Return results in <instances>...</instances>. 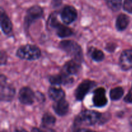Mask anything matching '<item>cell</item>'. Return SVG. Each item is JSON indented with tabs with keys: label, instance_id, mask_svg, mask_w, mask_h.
<instances>
[{
	"label": "cell",
	"instance_id": "6da1fadb",
	"mask_svg": "<svg viewBox=\"0 0 132 132\" xmlns=\"http://www.w3.org/2000/svg\"><path fill=\"white\" fill-rule=\"evenodd\" d=\"M103 114L97 111L85 110L76 116L74 120V125L76 126L81 125L93 126L98 122H103Z\"/></svg>",
	"mask_w": 132,
	"mask_h": 132
},
{
	"label": "cell",
	"instance_id": "7a4b0ae2",
	"mask_svg": "<svg viewBox=\"0 0 132 132\" xmlns=\"http://www.w3.org/2000/svg\"><path fill=\"white\" fill-rule=\"evenodd\" d=\"M59 47L68 56L72 57L73 60L81 63L83 61L84 56L82 48L76 41L72 40H63L59 43Z\"/></svg>",
	"mask_w": 132,
	"mask_h": 132
},
{
	"label": "cell",
	"instance_id": "3957f363",
	"mask_svg": "<svg viewBox=\"0 0 132 132\" xmlns=\"http://www.w3.org/2000/svg\"><path fill=\"white\" fill-rule=\"evenodd\" d=\"M41 55V52L39 48L31 44L21 46L16 52L18 57L27 61L37 60L39 59Z\"/></svg>",
	"mask_w": 132,
	"mask_h": 132
},
{
	"label": "cell",
	"instance_id": "277c9868",
	"mask_svg": "<svg viewBox=\"0 0 132 132\" xmlns=\"http://www.w3.org/2000/svg\"><path fill=\"white\" fill-rule=\"evenodd\" d=\"M48 26L52 29L55 30V34L60 38L70 37L73 34V31L70 27L62 24L58 21L56 15L52 14L48 20Z\"/></svg>",
	"mask_w": 132,
	"mask_h": 132
},
{
	"label": "cell",
	"instance_id": "5b68a950",
	"mask_svg": "<svg viewBox=\"0 0 132 132\" xmlns=\"http://www.w3.org/2000/svg\"><path fill=\"white\" fill-rule=\"evenodd\" d=\"M43 9L39 5H33L27 10L24 19V28L25 31H28L30 27L37 19L43 18Z\"/></svg>",
	"mask_w": 132,
	"mask_h": 132
},
{
	"label": "cell",
	"instance_id": "8992f818",
	"mask_svg": "<svg viewBox=\"0 0 132 132\" xmlns=\"http://www.w3.org/2000/svg\"><path fill=\"white\" fill-rule=\"evenodd\" d=\"M15 94V88L8 82L6 76L1 74L0 77V98L1 101H11Z\"/></svg>",
	"mask_w": 132,
	"mask_h": 132
},
{
	"label": "cell",
	"instance_id": "52a82bcc",
	"mask_svg": "<svg viewBox=\"0 0 132 132\" xmlns=\"http://www.w3.org/2000/svg\"><path fill=\"white\" fill-rule=\"evenodd\" d=\"M95 86H96V82L95 81L90 79L82 81L75 90L74 95L76 100L79 101L83 100L88 93Z\"/></svg>",
	"mask_w": 132,
	"mask_h": 132
},
{
	"label": "cell",
	"instance_id": "ba28073f",
	"mask_svg": "<svg viewBox=\"0 0 132 132\" xmlns=\"http://www.w3.org/2000/svg\"><path fill=\"white\" fill-rule=\"evenodd\" d=\"M18 99L21 104L24 105H32L34 103L36 95L30 88L24 86L19 90Z\"/></svg>",
	"mask_w": 132,
	"mask_h": 132
},
{
	"label": "cell",
	"instance_id": "9c48e42d",
	"mask_svg": "<svg viewBox=\"0 0 132 132\" xmlns=\"http://www.w3.org/2000/svg\"><path fill=\"white\" fill-rule=\"evenodd\" d=\"M61 18L63 23L70 24L73 23L77 18V11L76 8L71 5H65L61 12Z\"/></svg>",
	"mask_w": 132,
	"mask_h": 132
},
{
	"label": "cell",
	"instance_id": "30bf717a",
	"mask_svg": "<svg viewBox=\"0 0 132 132\" xmlns=\"http://www.w3.org/2000/svg\"><path fill=\"white\" fill-rule=\"evenodd\" d=\"M92 101L94 106L97 108H103L108 104V99L106 95V90L104 88H97L94 90Z\"/></svg>",
	"mask_w": 132,
	"mask_h": 132
},
{
	"label": "cell",
	"instance_id": "8fae6325",
	"mask_svg": "<svg viewBox=\"0 0 132 132\" xmlns=\"http://www.w3.org/2000/svg\"><path fill=\"white\" fill-rule=\"evenodd\" d=\"M48 80L50 83L53 85H69L73 82V77L63 72L58 74L50 76Z\"/></svg>",
	"mask_w": 132,
	"mask_h": 132
},
{
	"label": "cell",
	"instance_id": "7c38bea8",
	"mask_svg": "<svg viewBox=\"0 0 132 132\" xmlns=\"http://www.w3.org/2000/svg\"><path fill=\"white\" fill-rule=\"evenodd\" d=\"M119 66L124 71L132 68V48L126 49L121 53L119 57Z\"/></svg>",
	"mask_w": 132,
	"mask_h": 132
},
{
	"label": "cell",
	"instance_id": "4fadbf2b",
	"mask_svg": "<svg viewBox=\"0 0 132 132\" xmlns=\"http://www.w3.org/2000/svg\"><path fill=\"white\" fill-rule=\"evenodd\" d=\"M81 70V63L77 61L76 60L69 61L67 62L65 64L63 65L62 68V72L68 76H73V75H77L80 72Z\"/></svg>",
	"mask_w": 132,
	"mask_h": 132
},
{
	"label": "cell",
	"instance_id": "5bb4252c",
	"mask_svg": "<svg viewBox=\"0 0 132 132\" xmlns=\"http://www.w3.org/2000/svg\"><path fill=\"white\" fill-rule=\"evenodd\" d=\"M52 108L55 113L60 117L66 116L69 111V103L65 99L54 102Z\"/></svg>",
	"mask_w": 132,
	"mask_h": 132
},
{
	"label": "cell",
	"instance_id": "9a60e30c",
	"mask_svg": "<svg viewBox=\"0 0 132 132\" xmlns=\"http://www.w3.org/2000/svg\"><path fill=\"white\" fill-rule=\"evenodd\" d=\"M1 28L6 35L11 33L13 28L12 23L3 8L1 9Z\"/></svg>",
	"mask_w": 132,
	"mask_h": 132
},
{
	"label": "cell",
	"instance_id": "2e32d148",
	"mask_svg": "<svg viewBox=\"0 0 132 132\" xmlns=\"http://www.w3.org/2000/svg\"><path fill=\"white\" fill-rule=\"evenodd\" d=\"M48 95L50 99L54 102L65 99V92L64 90L61 88H57L55 86H50L49 88Z\"/></svg>",
	"mask_w": 132,
	"mask_h": 132
},
{
	"label": "cell",
	"instance_id": "e0dca14e",
	"mask_svg": "<svg viewBox=\"0 0 132 132\" xmlns=\"http://www.w3.org/2000/svg\"><path fill=\"white\" fill-rule=\"evenodd\" d=\"M130 23V18L126 14H120L117 16L116 21V29L119 32L126 29Z\"/></svg>",
	"mask_w": 132,
	"mask_h": 132
},
{
	"label": "cell",
	"instance_id": "ac0fdd59",
	"mask_svg": "<svg viewBox=\"0 0 132 132\" xmlns=\"http://www.w3.org/2000/svg\"><path fill=\"white\" fill-rule=\"evenodd\" d=\"M88 53L91 59L94 61L101 62L104 59V54L102 50L97 48L91 46L88 50Z\"/></svg>",
	"mask_w": 132,
	"mask_h": 132
},
{
	"label": "cell",
	"instance_id": "d6986e66",
	"mask_svg": "<svg viewBox=\"0 0 132 132\" xmlns=\"http://www.w3.org/2000/svg\"><path fill=\"white\" fill-rule=\"evenodd\" d=\"M56 122V119L48 112L44 113L41 119V126L44 128H50L54 126Z\"/></svg>",
	"mask_w": 132,
	"mask_h": 132
},
{
	"label": "cell",
	"instance_id": "ffe728a7",
	"mask_svg": "<svg viewBox=\"0 0 132 132\" xmlns=\"http://www.w3.org/2000/svg\"><path fill=\"white\" fill-rule=\"evenodd\" d=\"M125 90L121 86L113 88L110 91V97L112 101H118L122 97Z\"/></svg>",
	"mask_w": 132,
	"mask_h": 132
},
{
	"label": "cell",
	"instance_id": "44dd1931",
	"mask_svg": "<svg viewBox=\"0 0 132 132\" xmlns=\"http://www.w3.org/2000/svg\"><path fill=\"white\" fill-rule=\"evenodd\" d=\"M110 9L113 12H117L121 9L122 5V0H104Z\"/></svg>",
	"mask_w": 132,
	"mask_h": 132
},
{
	"label": "cell",
	"instance_id": "7402d4cb",
	"mask_svg": "<svg viewBox=\"0 0 132 132\" xmlns=\"http://www.w3.org/2000/svg\"><path fill=\"white\" fill-rule=\"evenodd\" d=\"M122 6L125 11L132 14V0H125Z\"/></svg>",
	"mask_w": 132,
	"mask_h": 132
},
{
	"label": "cell",
	"instance_id": "603a6c76",
	"mask_svg": "<svg viewBox=\"0 0 132 132\" xmlns=\"http://www.w3.org/2000/svg\"><path fill=\"white\" fill-rule=\"evenodd\" d=\"M124 101H125L126 103H130V104H132V86L130 90H129L128 93L127 94V95L125 96V97L124 98Z\"/></svg>",
	"mask_w": 132,
	"mask_h": 132
},
{
	"label": "cell",
	"instance_id": "cb8c5ba5",
	"mask_svg": "<svg viewBox=\"0 0 132 132\" xmlns=\"http://www.w3.org/2000/svg\"><path fill=\"white\" fill-rule=\"evenodd\" d=\"M1 65H4L6 64V61H7V55H6V52L4 51L1 52Z\"/></svg>",
	"mask_w": 132,
	"mask_h": 132
},
{
	"label": "cell",
	"instance_id": "d4e9b609",
	"mask_svg": "<svg viewBox=\"0 0 132 132\" xmlns=\"http://www.w3.org/2000/svg\"><path fill=\"white\" fill-rule=\"evenodd\" d=\"M36 99L40 100V101L42 102V99H43L44 101L45 100V96H44V95L42 94V93L39 92H38L37 93V94H36Z\"/></svg>",
	"mask_w": 132,
	"mask_h": 132
},
{
	"label": "cell",
	"instance_id": "484cf974",
	"mask_svg": "<svg viewBox=\"0 0 132 132\" xmlns=\"http://www.w3.org/2000/svg\"><path fill=\"white\" fill-rule=\"evenodd\" d=\"M116 48V46H113V43H112V45H111L110 44H108V45L106 46V49L108 50V51H109V52H114Z\"/></svg>",
	"mask_w": 132,
	"mask_h": 132
},
{
	"label": "cell",
	"instance_id": "4316f807",
	"mask_svg": "<svg viewBox=\"0 0 132 132\" xmlns=\"http://www.w3.org/2000/svg\"><path fill=\"white\" fill-rule=\"evenodd\" d=\"M76 132H97L94 131V130H89V129H86V128H80L78 129Z\"/></svg>",
	"mask_w": 132,
	"mask_h": 132
},
{
	"label": "cell",
	"instance_id": "83f0119b",
	"mask_svg": "<svg viewBox=\"0 0 132 132\" xmlns=\"http://www.w3.org/2000/svg\"><path fill=\"white\" fill-rule=\"evenodd\" d=\"M32 132H45V131L42 130H40V129L37 128H32Z\"/></svg>",
	"mask_w": 132,
	"mask_h": 132
},
{
	"label": "cell",
	"instance_id": "f1b7e54d",
	"mask_svg": "<svg viewBox=\"0 0 132 132\" xmlns=\"http://www.w3.org/2000/svg\"><path fill=\"white\" fill-rule=\"evenodd\" d=\"M15 132H28V131H27V130H24V129L23 128H20V129H16V130H15Z\"/></svg>",
	"mask_w": 132,
	"mask_h": 132
},
{
	"label": "cell",
	"instance_id": "f546056e",
	"mask_svg": "<svg viewBox=\"0 0 132 132\" xmlns=\"http://www.w3.org/2000/svg\"><path fill=\"white\" fill-rule=\"evenodd\" d=\"M2 132H6V131H2Z\"/></svg>",
	"mask_w": 132,
	"mask_h": 132
}]
</instances>
